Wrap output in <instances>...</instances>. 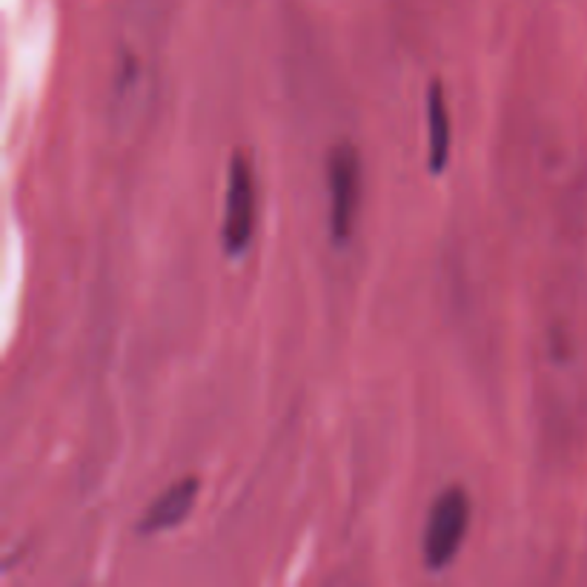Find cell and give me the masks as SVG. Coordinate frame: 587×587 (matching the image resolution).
I'll use <instances>...</instances> for the list:
<instances>
[{"label":"cell","mask_w":587,"mask_h":587,"mask_svg":"<svg viewBox=\"0 0 587 587\" xmlns=\"http://www.w3.org/2000/svg\"><path fill=\"white\" fill-rule=\"evenodd\" d=\"M198 493H201V481L195 479V476L172 481V485L149 504L147 513L140 516L138 530L144 536H155L184 525L186 516L193 513L195 502H198Z\"/></svg>","instance_id":"cell-4"},{"label":"cell","mask_w":587,"mask_h":587,"mask_svg":"<svg viewBox=\"0 0 587 587\" xmlns=\"http://www.w3.org/2000/svg\"><path fill=\"white\" fill-rule=\"evenodd\" d=\"M364 167L356 147L341 144L327 158V189H330V235L335 244H347L356 230L358 207H362Z\"/></svg>","instance_id":"cell-2"},{"label":"cell","mask_w":587,"mask_h":587,"mask_svg":"<svg viewBox=\"0 0 587 587\" xmlns=\"http://www.w3.org/2000/svg\"><path fill=\"white\" fill-rule=\"evenodd\" d=\"M256 232V175L244 155H235L227 175L224 221H221V244L230 258L247 253Z\"/></svg>","instance_id":"cell-3"},{"label":"cell","mask_w":587,"mask_h":587,"mask_svg":"<svg viewBox=\"0 0 587 587\" xmlns=\"http://www.w3.org/2000/svg\"><path fill=\"white\" fill-rule=\"evenodd\" d=\"M470 527V496L464 487H448L427 513L425 525V564L430 571H444L456 553Z\"/></svg>","instance_id":"cell-1"},{"label":"cell","mask_w":587,"mask_h":587,"mask_svg":"<svg viewBox=\"0 0 587 587\" xmlns=\"http://www.w3.org/2000/svg\"><path fill=\"white\" fill-rule=\"evenodd\" d=\"M450 112L444 101V89L439 81L430 84L427 93V158H430V172L441 175L450 161Z\"/></svg>","instance_id":"cell-5"}]
</instances>
